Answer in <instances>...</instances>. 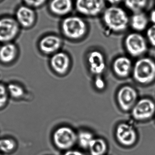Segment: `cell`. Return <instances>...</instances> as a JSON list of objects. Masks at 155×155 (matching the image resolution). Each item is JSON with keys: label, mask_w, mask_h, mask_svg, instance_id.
Wrapping results in <instances>:
<instances>
[{"label": "cell", "mask_w": 155, "mask_h": 155, "mask_svg": "<svg viewBox=\"0 0 155 155\" xmlns=\"http://www.w3.org/2000/svg\"><path fill=\"white\" fill-rule=\"evenodd\" d=\"M50 11L58 16H64L70 13L73 9L72 0H52L49 5Z\"/></svg>", "instance_id": "obj_18"}, {"label": "cell", "mask_w": 155, "mask_h": 155, "mask_svg": "<svg viewBox=\"0 0 155 155\" xmlns=\"http://www.w3.org/2000/svg\"><path fill=\"white\" fill-rule=\"evenodd\" d=\"M15 19L20 26L29 28L34 25L36 15L33 8L25 5L16 10Z\"/></svg>", "instance_id": "obj_11"}, {"label": "cell", "mask_w": 155, "mask_h": 155, "mask_svg": "<svg viewBox=\"0 0 155 155\" xmlns=\"http://www.w3.org/2000/svg\"><path fill=\"white\" fill-rule=\"evenodd\" d=\"M149 0H124L126 8L134 13L143 12L148 5Z\"/></svg>", "instance_id": "obj_19"}, {"label": "cell", "mask_w": 155, "mask_h": 155, "mask_svg": "<svg viewBox=\"0 0 155 155\" xmlns=\"http://www.w3.org/2000/svg\"><path fill=\"white\" fill-rule=\"evenodd\" d=\"M95 84L96 87L99 89H102L105 87L104 82L99 76L96 78L95 81Z\"/></svg>", "instance_id": "obj_27"}, {"label": "cell", "mask_w": 155, "mask_h": 155, "mask_svg": "<svg viewBox=\"0 0 155 155\" xmlns=\"http://www.w3.org/2000/svg\"><path fill=\"white\" fill-rule=\"evenodd\" d=\"M61 29L64 36L69 39L77 40L84 36L87 26L82 18L71 16L66 17L63 21Z\"/></svg>", "instance_id": "obj_5"}, {"label": "cell", "mask_w": 155, "mask_h": 155, "mask_svg": "<svg viewBox=\"0 0 155 155\" xmlns=\"http://www.w3.org/2000/svg\"><path fill=\"white\" fill-rule=\"evenodd\" d=\"M16 143L12 138H4L0 139V153H9L15 150Z\"/></svg>", "instance_id": "obj_23"}, {"label": "cell", "mask_w": 155, "mask_h": 155, "mask_svg": "<svg viewBox=\"0 0 155 155\" xmlns=\"http://www.w3.org/2000/svg\"><path fill=\"white\" fill-rule=\"evenodd\" d=\"M61 44L62 41L60 37L54 35H49L41 40L39 47L44 53L50 54L57 51Z\"/></svg>", "instance_id": "obj_15"}, {"label": "cell", "mask_w": 155, "mask_h": 155, "mask_svg": "<svg viewBox=\"0 0 155 155\" xmlns=\"http://www.w3.org/2000/svg\"></svg>", "instance_id": "obj_32"}, {"label": "cell", "mask_w": 155, "mask_h": 155, "mask_svg": "<svg viewBox=\"0 0 155 155\" xmlns=\"http://www.w3.org/2000/svg\"><path fill=\"white\" fill-rule=\"evenodd\" d=\"M20 28L15 18L9 16L0 18V42H12L19 34Z\"/></svg>", "instance_id": "obj_8"}, {"label": "cell", "mask_w": 155, "mask_h": 155, "mask_svg": "<svg viewBox=\"0 0 155 155\" xmlns=\"http://www.w3.org/2000/svg\"><path fill=\"white\" fill-rule=\"evenodd\" d=\"M77 141L79 145L84 148H88L94 138L93 134L88 131H81L77 135Z\"/></svg>", "instance_id": "obj_21"}, {"label": "cell", "mask_w": 155, "mask_h": 155, "mask_svg": "<svg viewBox=\"0 0 155 155\" xmlns=\"http://www.w3.org/2000/svg\"><path fill=\"white\" fill-rule=\"evenodd\" d=\"M130 112L132 117L136 122L149 121L155 117V101L149 97L139 98Z\"/></svg>", "instance_id": "obj_4"}, {"label": "cell", "mask_w": 155, "mask_h": 155, "mask_svg": "<svg viewBox=\"0 0 155 155\" xmlns=\"http://www.w3.org/2000/svg\"><path fill=\"white\" fill-rule=\"evenodd\" d=\"M9 96L7 87L0 83V109L5 106L8 101Z\"/></svg>", "instance_id": "obj_25"}, {"label": "cell", "mask_w": 155, "mask_h": 155, "mask_svg": "<svg viewBox=\"0 0 155 155\" xmlns=\"http://www.w3.org/2000/svg\"><path fill=\"white\" fill-rule=\"evenodd\" d=\"M132 75L140 85L152 84L155 82V60L146 55L137 59L134 64Z\"/></svg>", "instance_id": "obj_1"}, {"label": "cell", "mask_w": 155, "mask_h": 155, "mask_svg": "<svg viewBox=\"0 0 155 155\" xmlns=\"http://www.w3.org/2000/svg\"><path fill=\"white\" fill-rule=\"evenodd\" d=\"M51 64L54 71L58 74H64L70 66V58L65 53H57L51 58Z\"/></svg>", "instance_id": "obj_14"}, {"label": "cell", "mask_w": 155, "mask_h": 155, "mask_svg": "<svg viewBox=\"0 0 155 155\" xmlns=\"http://www.w3.org/2000/svg\"><path fill=\"white\" fill-rule=\"evenodd\" d=\"M146 38L148 44L155 48V25H152L149 26L146 31Z\"/></svg>", "instance_id": "obj_24"}, {"label": "cell", "mask_w": 155, "mask_h": 155, "mask_svg": "<svg viewBox=\"0 0 155 155\" xmlns=\"http://www.w3.org/2000/svg\"><path fill=\"white\" fill-rule=\"evenodd\" d=\"M148 15L144 12L133 14L130 19L129 25L134 31L141 33L149 27Z\"/></svg>", "instance_id": "obj_16"}, {"label": "cell", "mask_w": 155, "mask_h": 155, "mask_svg": "<svg viewBox=\"0 0 155 155\" xmlns=\"http://www.w3.org/2000/svg\"><path fill=\"white\" fill-rule=\"evenodd\" d=\"M18 49L12 42L2 44L0 46V62L9 64L15 60L18 54Z\"/></svg>", "instance_id": "obj_17"}, {"label": "cell", "mask_w": 155, "mask_h": 155, "mask_svg": "<svg viewBox=\"0 0 155 155\" xmlns=\"http://www.w3.org/2000/svg\"><path fill=\"white\" fill-rule=\"evenodd\" d=\"M25 5L31 8H38L43 5L46 0H23Z\"/></svg>", "instance_id": "obj_26"}, {"label": "cell", "mask_w": 155, "mask_h": 155, "mask_svg": "<svg viewBox=\"0 0 155 155\" xmlns=\"http://www.w3.org/2000/svg\"><path fill=\"white\" fill-rule=\"evenodd\" d=\"M78 136L72 128L61 127L55 130L53 141L55 146L61 150H69L74 146L77 142Z\"/></svg>", "instance_id": "obj_6"}, {"label": "cell", "mask_w": 155, "mask_h": 155, "mask_svg": "<svg viewBox=\"0 0 155 155\" xmlns=\"http://www.w3.org/2000/svg\"><path fill=\"white\" fill-rule=\"evenodd\" d=\"M0 155H1V154H0Z\"/></svg>", "instance_id": "obj_33"}, {"label": "cell", "mask_w": 155, "mask_h": 155, "mask_svg": "<svg viewBox=\"0 0 155 155\" xmlns=\"http://www.w3.org/2000/svg\"><path fill=\"white\" fill-rule=\"evenodd\" d=\"M1 1V0H0V1Z\"/></svg>", "instance_id": "obj_34"}, {"label": "cell", "mask_w": 155, "mask_h": 155, "mask_svg": "<svg viewBox=\"0 0 155 155\" xmlns=\"http://www.w3.org/2000/svg\"><path fill=\"white\" fill-rule=\"evenodd\" d=\"M103 21L109 30L115 32H122L128 28L130 18L123 8L112 6L104 11Z\"/></svg>", "instance_id": "obj_2"}, {"label": "cell", "mask_w": 155, "mask_h": 155, "mask_svg": "<svg viewBox=\"0 0 155 155\" xmlns=\"http://www.w3.org/2000/svg\"><path fill=\"white\" fill-rule=\"evenodd\" d=\"M134 64L129 57L121 56L115 60L113 64V69L117 76L122 78H126L132 74Z\"/></svg>", "instance_id": "obj_12"}, {"label": "cell", "mask_w": 155, "mask_h": 155, "mask_svg": "<svg viewBox=\"0 0 155 155\" xmlns=\"http://www.w3.org/2000/svg\"><path fill=\"white\" fill-rule=\"evenodd\" d=\"M104 0H76L75 7L79 13L87 16H95L104 11Z\"/></svg>", "instance_id": "obj_10"}, {"label": "cell", "mask_w": 155, "mask_h": 155, "mask_svg": "<svg viewBox=\"0 0 155 155\" xmlns=\"http://www.w3.org/2000/svg\"><path fill=\"white\" fill-rule=\"evenodd\" d=\"M9 96L15 99H19L23 96L25 90L23 87L16 83H10L6 86Z\"/></svg>", "instance_id": "obj_22"}, {"label": "cell", "mask_w": 155, "mask_h": 155, "mask_svg": "<svg viewBox=\"0 0 155 155\" xmlns=\"http://www.w3.org/2000/svg\"><path fill=\"white\" fill-rule=\"evenodd\" d=\"M148 17L150 22L152 23V25H155V9H153L150 12Z\"/></svg>", "instance_id": "obj_28"}, {"label": "cell", "mask_w": 155, "mask_h": 155, "mask_svg": "<svg viewBox=\"0 0 155 155\" xmlns=\"http://www.w3.org/2000/svg\"><path fill=\"white\" fill-rule=\"evenodd\" d=\"M88 149L92 155H103L107 150V145L104 139L94 138Z\"/></svg>", "instance_id": "obj_20"}, {"label": "cell", "mask_w": 155, "mask_h": 155, "mask_svg": "<svg viewBox=\"0 0 155 155\" xmlns=\"http://www.w3.org/2000/svg\"><path fill=\"white\" fill-rule=\"evenodd\" d=\"M149 44L145 36L141 33L133 32L125 38L124 46L127 51L131 57L141 58L146 55Z\"/></svg>", "instance_id": "obj_3"}, {"label": "cell", "mask_w": 155, "mask_h": 155, "mask_svg": "<svg viewBox=\"0 0 155 155\" xmlns=\"http://www.w3.org/2000/svg\"><path fill=\"white\" fill-rule=\"evenodd\" d=\"M138 92L135 87L129 85L122 87L118 90L117 100L123 111H131L139 99Z\"/></svg>", "instance_id": "obj_7"}, {"label": "cell", "mask_w": 155, "mask_h": 155, "mask_svg": "<svg viewBox=\"0 0 155 155\" xmlns=\"http://www.w3.org/2000/svg\"><path fill=\"white\" fill-rule=\"evenodd\" d=\"M87 61L92 73L99 75L103 73L106 67L105 61L103 54L98 51H93L88 54Z\"/></svg>", "instance_id": "obj_13"}, {"label": "cell", "mask_w": 155, "mask_h": 155, "mask_svg": "<svg viewBox=\"0 0 155 155\" xmlns=\"http://www.w3.org/2000/svg\"><path fill=\"white\" fill-rule=\"evenodd\" d=\"M154 118H155V117H154Z\"/></svg>", "instance_id": "obj_31"}, {"label": "cell", "mask_w": 155, "mask_h": 155, "mask_svg": "<svg viewBox=\"0 0 155 155\" xmlns=\"http://www.w3.org/2000/svg\"><path fill=\"white\" fill-rule=\"evenodd\" d=\"M64 155H85L82 152L77 150H70L65 153Z\"/></svg>", "instance_id": "obj_29"}, {"label": "cell", "mask_w": 155, "mask_h": 155, "mask_svg": "<svg viewBox=\"0 0 155 155\" xmlns=\"http://www.w3.org/2000/svg\"><path fill=\"white\" fill-rule=\"evenodd\" d=\"M116 136L121 144L131 147L136 143L137 139V133L135 127L128 123H122L117 127Z\"/></svg>", "instance_id": "obj_9"}, {"label": "cell", "mask_w": 155, "mask_h": 155, "mask_svg": "<svg viewBox=\"0 0 155 155\" xmlns=\"http://www.w3.org/2000/svg\"><path fill=\"white\" fill-rule=\"evenodd\" d=\"M122 0H107V2L112 5H116L119 3Z\"/></svg>", "instance_id": "obj_30"}]
</instances>
